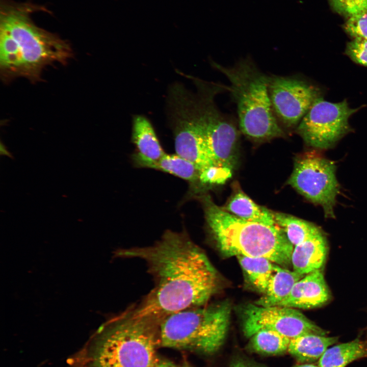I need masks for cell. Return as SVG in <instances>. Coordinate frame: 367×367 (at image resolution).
<instances>
[{"mask_svg":"<svg viewBox=\"0 0 367 367\" xmlns=\"http://www.w3.org/2000/svg\"><path fill=\"white\" fill-rule=\"evenodd\" d=\"M225 204L221 207L227 212L243 220L268 225H277L273 211L255 203L238 184Z\"/></svg>","mask_w":367,"mask_h":367,"instance_id":"obj_15","label":"cell"},{"mask_svg":"<svg viewBox=\"0 0 367 367\" xmlns=\"http://www.w3.org/2000/svg\"><path fill=\"white\" fill-rule=\"evenodd\" d=\"M360 108L351 109L346 99L332 103L318 97L302 119L296 132L309 146L327 149L352 131L349 118Z\"/></svg>","mask_w":367,"mask_h":367,"instance_id":"obj_9","label":"cell"},{"mask_svg":"<svg viewBox=\"0 0 367 367\" xmlns=\"http://www.w3.org/2000/svg\"><path fill=\"white\" fill-rule=\"evenodd\" d=\"M211 64L229 81L227 90L236 103L239 128L246 137L263 142L285 136L272 108L269 76L249 58L241 60L232 67L214 61Z\"/></svg>","mask_w":367,"mask_h":367,"instance_id":"obj_5","label":"cell"},{"mask_svg":"<svg viewBox=\"0 0 367 367\" xmlns=\"http://www.w3.org/2000/svg\"><path fill=\"white\" fill-rule=\"evenodd\" d=\"M236 257L250 282L264 294L278 265L264 257L242 255Z\"/></svg>","mask_w":367,"mask_h":367,"instance_id":"obj_20","label":"cell"},{"mask_svg":"<svg viewBox=\"0 0 367 367\" xmlns=\"http://www.w3.org/2000/svg\"><path fill=\"white\" fill-rule=\"evenodd\" d=\"M367 357V343L356 338L328 348L319 359L320 367H345L352 361Z\"/></svg>","mask_w":367,"mask_h":367,"instance_id":"obj_19","label":"cell"},{"mask_svg":"<svg viewBox=\"0 0 367 367\" xmlns=\"http://www.w3.org/2000/svg\"><path fill=\"white\" fill-rule=\"evenodd\" d=\"M242 314L243 331L249 338L262 329L275 331L290 339L307 334L328 333L296 308L248 304Z\"/></svg>","mask_w":367,"mask_h":367,"instance_id":"obj_10","label":"cell"},{"mask_svg":"<svg viewBox=\"0 0 367 367\" xmlns=\"http://www.w3.org/2000/svg\"><path fill=\"white\" fill-rule=\"evenodd\" d=\"M327 249V241L322 231L295 246L291 257L293 270L304 275L321 269Z\"/></svg>","mask_w":367,"mask_h":367,"instance_id":"obj_14","label":"cell"},{"mask_svg":"<svg viewBox=\"0 0 367 367\" xmlns=\"http://www.w3.org/2000/svg\"><path fill=\"white\" fill-rule=\"evenodd\" d=\"M332 161L310 151L295 159L288 184L314 204L321 206L327 218H334V207L339 192Z\"/></svg>","mask_w":367,"mask_h":367,"instance_id":"obj_8","label":"cell"},{"mask_svg":"<svg viewBox=\"0 0 367 367\" xmlns=\"http://www.w3.org/2000/svg\"><path fill=\"white\" fill-rule=\"evenodd\" d=\"M249 348L264 355H281L287 352L290 342L288 337L271 330L262 329L251 336Z\"/></svg>","mask_w":367,"mask_h":367,"instance_id":"obj_22","label":"cell"},{"mask_svg":"<svg viewBox=\"0 0 367 367\" xmlns=\"http://www.w3.org/2000/svg\"><path fill=\"white\" fill-rule=\"evenodd\" d=\"M132 141L137 149L133 159L137 167L148 168L166 153L152 123L144 115L133 117Z\"/></svg>","mask_w":367,"mask_h":367,"instance_id":"obj_13","label":"cell"},{"mask_svg":"<svg viewBox=\"0 0 367 367\" xmlns=\"http://www.w3.org/2000/svg\"><path fill=\"white\" fill-rule=\"evenodd\" d=\"M197 198L202 204L208 228L223 256L264 257L285 268L292 265L294 246L277 225L243 220L217 205L209 195L202 194Z\"/></svg>","mask_w":367,"mask_h":367,"instance_id":"obj_4","label":"cell"},{"mask_svg":"<svg viewBox=\"0 0 367 367\" xmlns=\"http://www.w3.org/2000/svg\"><path fill=\"white\" fill-rule=\"evenodd\" d=\"M293 367H320L318 365H317L312 363H304L300 364H297Z\"/></svg>","mask_w":367,"mask_h":367,"instance_id":"obj_28","label":"cell"},{"mask_svg":"<svg viewBox=\"0 0 367 367\" xmlns=\"http://www.w3.org/2000/svg\"><path fill=\"white\" fill-rule=\"evenodd\" d=\"M337 340V337L304 334L290 339L287 352L299 362L310 363L319 359Z\"/></svg>","mask_w":367,"mask_h":367,"instance_id":"obj_17","label":"cell"},{"mask_svg":"<svg viewBox=\"0 0 367 367\" xmlns=\"http://www.w3.org/2000/svg\"><path fill=\"white\" fill-rule=\"evenodd\" d=\"M345 53L354 62L367 67V40L353 38L347 43Z\"/></svg>","mask_w":367,"mask_h":367,"instance_id":"obj_25","label":"cell"},{"mask_svg":"<svg viewBox=\"0 0 367 367\" xmlns=\"http://www.w3.org/2000/svg\"><path fill=\"white\" fill-rule=\"evenodd\" d=\"M187 76L193 80L197 89L198 121L211 155L217 166L233 171L238 160L239 132L233 121L219 111L215 102L216 95L226 90L227 87Z\"/></svg>","mask_w":367,"mask_h":367,"instance_id":"obj_7","label":"cell"},{"mask_svg":"<svg viewBox=\"0 0 367 367\" xmlns=\"http://www.w3.org/2000/svg\"><path fill=\"white\" fill-rule=\"evenodd\" d=\"M330 298V294L321 269L298 280L289 295L277 306L311 309L323 305Z\"/></svg>","mask_w":367,"mask_h":367,"instance_id":"obj_12","label":"cell"},{"mask_svg":"<svg viewBox=\"0 0 367 367\" xmlns=\"http://www.w3.org/2000/svg\"><path fill=\"white\" fill-rule=\"evenodd\" d=\"M249 367H265V366H263V365H260V364H249Z\"/></svg>","mask_w":367,"mask_h":367,"instance_id":"obj_29","label":"cell"},{"mask_svg":"<svg viewBox=\"0 0 367 367\" xmlns=\"http://www.w3.org/2000/svg\"><path fill=\"white\" fill-rule=\"evenodd\" d=\"M117 256L146 263L154 288L130 313L160 322L173 313L203 306L216 293L217 271L207 256L185 232L167 230L154 244L122 249Z\"/></svg>","mask_w":367,"mask_h":367,"instance_id":"obj_1","label":"cell"},{"mask_svg":"<svg viewBox=\"0 0 367 367\" xmlns=\"http://www.w3.org/2000/svg\"><path fill=\"white\" fill-rule=\"evenodd\" d=\"M343 28L353 39L359 38L367 40V12L347 18Z\"/></svg>","mask_w":367,"mask_h":367,"instance_id":"obj_23","label":"cell"},{"mask_svg":"<svg viewBox=\"0 0 367 367\" xmlns=\"http://www.w3.org/2000/svg\"><path fill=\"white\" fill-rule=\"evenodd\" d=\"M40 9L2 1L0 73L5 82L19 77L37 82L46 66L57 62L64 65L72 56L69 43L33 22L31 14Z\"/></svg>","mask_w":367,"mask_h":367,"instance_id":"obj_2","label":"cell"},{"mask_svg":"<svg viewBox=\"0 0 367 367\" xmlns=\"http://www.w3.org/2000/svg\"><path fill=\"white\" fill-rule=\"evenodd\" d=\"M148 168L162 171L187 181L190 186V195L197 197L204 190L200 181V170L191 162L177 154H165Z\"/></svg>","mask_w":367,"mask_h":367,"instance_id":"obj_16","label":"cell"},{"mask_svg":"<svg viewBox=\"0 0 367 367\" xmlns=\"http://www.w3.org/2000/svg\"><path fill=\"white\" fill-rule=\"evenodd\" d=\"M335 11L347 18L367 12V0H330Z\"/></svg>","mask_w":367,"mask_h":367,"instance_id":"obj_24","label":"cell"},{"mask_svg":"<svg viewBox=\"0 0 367 367\" xmlns=\"http://www.w3.org/2000/svg\"><path fill=\"white\" fill-rule=\"evenodd\" d=\"M159 324L126 311L100 327L74 363L78 367H153Z\"/></svg>","mask_w":367,"mask_h":367,"instance_id":"obj_3","label":"cell"},{"mask_svg":"<svg viewBox=\"0 0 367 367\" xmlns=\"http://www.w3.org/2000/svg\"><path fill=\"white\" fill-rule=\"evenodd\" d=\"M304 276L278 265L266 292L254 304L263 306H277L289 295L294 284Z\"/></svg>","mask_w":367,"mask_h":367,"instance_id":"obj_18","label":"cell"},{"mask_svg":"<svg viewBox=\"0 0 367 367\" xmlns=\"http://www.w3.org/2000/svg\"><path fill=\"white\" fill-rule=\"evenodd\" d=\"M228 302L181 310L159 324V346L211 354L222 346L228 330Z\"/></svg>","mask_w":367,"mask_h":367,"instance_id":"obj_6","label":"cell"},{"mask_svg":"<svg viewBox=\"0 0 367 367\" xmlns=\"http://www.w3.org/2000/svg\"><path fill=\"white\" fill-rule=\"evenodd\" d=\"M273 214L276 224L294 247L321 231L314 224L291 215L275 212Z\"/></svg>","mask_w":367,"mask_h":367,"instance_id":"obj_21","label":"cell"},{"mask_svg":"<svg viewBox=\"0 0 367 367\" xmlns=\"http://www.w3.org/2000/svg\"><path fill=\"white\" fill-rule=\"evenodd\" d=\"M153 367H189L184 364H179L169 360L157 358Z\"/></svg>","mask_w":367,"mask_h":367,"instance_id":"obj_26","label":"cell"},{"mask_svg":"<svg viewBox=\"0 0 367 367\" xmlns=\"http://www.w3.org/2000/svg\"><path fill=\"white\" fill-rule=\"evenodd\" d=\"M269 92L279 123L289 128L297 127L320 97L319 89L294 76H269Z\"/></svg>","mask_w":367,"mask_h":367,"instance_id":"obj_11","label":"cell"},{"mask_svg":"<svg viewBox=\"0 0 367 367\" xmlns=\"http://www.w3.org/2000/svg\"><path fill=\"white\" fill-rule=\"evenodd\" d=\"M1 154L2 155L7 156L10 158H13L12 154L8 150L6 146L1 142Z\"/></svg>","mask_w":367,"mask_h":367,"instance_id":"obj_27","label":"cell"}]
</instances>
